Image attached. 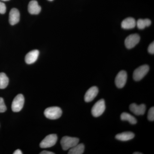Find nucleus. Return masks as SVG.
<instances>
[{"label": "nucleus", "instance_id": "nucleus-1", "mask_svg": "<svg viewBox=\"0 0 154 154\" xmlns=\"http://www.w3.org/2000/svg\"><path fill=\"white\" fill-rule=\"evenodd\" d=\"M79 139L78 138L65 136L62 138L60 143L64 150H67L79 143Z\"/></svg>", "mask_w": 154, "mask_h": 154}, {"label": "nucleus", "instance_id": "nucleus-2", "mask_svg": "<svg viewBox=\"0 0 154 154\" xmlns=\"http://www.w3.org/2000/svg\"><path fill=\"white\" fill-rule=\"evenodd\" d=\"M62 114V111L60 107H52L46 108L44 111L45 117L51 119L59 118Z\"/></svg>", "mask_w": 154, "mask_h": 154}, {"label": "nucleus", "instance_id": "nucleus-3", "mask_svg": "<svg viewBox=\"0 0 154 154\" xmlns=\"http://www.w3.org/2000/svg\"><path fill=\"white\" fill-rule=\"evenodd\" d=\"M105 110V101L103 99H100L95 103L92 107V115L95 117H98L103 114Z\"/></svg>", "mask_w": 154, "mask_h": 154}, {"label": "nucleus", "instance_id": "nucleus-4", "mask_svg": "<svg viewBox=\"0 0 154 154\" xmlns=\"http://www.w3.org/2000/svg\"><path fill=\"white\" fill-rule=\"evenodd\" d=\"M149 67L147 65H144L136 69L133 73V79L134 81H139L142 79L148 72Z\"/></svg>", "mask_w": 154, "mask_h": 154}, {"label": "nucleus", "instance_id": "nucleus-5", "mask_svg": "<svg viewBox=\"0 0 154 154\" xmlns=\"http://www.w3.org/2000/svg\"><path fill=\"white\" fill-rule=\"evenodd\" d=\"M25 103V98L22 94H19L14 98L12 102V110L14 112H18L22 110Z\"/></svg>", "mask_w": 154, "mask_h": 154}, {"label": "nucleus", "instance_id": "nucleus-6", "mask_svg": "<svg viewBox=\"0 0 154 154\" xmlns=\"http://www.w3.org/2000/svg\"><path fill=\"white\" fill-rule=\"evenodd\" d=\"M57 140V135L55 134H51L47 136L40 143L41 148H48L51 147L56 143Z\"/></svg>", "mask_w": 154, "mask_h": 154}, {"label": "nucleus", "instance_id": "nucleus-7", "mask_svg": "<svg viewBox=\"0 0 154 154\" xmlns=\"http://www.w3.org/2000/svg\"><path fill=\"white\" fill-rule=\"evenodd\" d=\"M140 36L137 34H131L125 38V44L128 49L134 48L139 42Z\"/></svg>", "mask_w": 154, "mask_h": 154}, {"label": "nucleus", "instance_id": "nucleus-8", "mask_svg": "<svg viewBox=\"0 0 154 154\" xmlns=\"http://www.w3.org/2000/svg\"><path fill=\"white\" fill-rule=\"evenodd\" d=\"M127 79V73L125 71L122 70L118 73L116 77V85L119 88H122L125 85Z\"/></svg>", "mask_w": 154, "mask_h": 154}, {"label": "nucleus", "instance_id": "nucleus-9", "mask_svg": "<svg viewBox=\"0 0 154 154\" xmlns=\"http://www.w3.org/2000/svg\"><path fill=\"white\" fill-rule=\"evenodd\" d=\"M129 109L135 115H143L145 113L146 107L144 104L137 105L135 103H133L130 105Z\"/></svg>", "mask_w": 154, "mask_h": 154}, {"label": "nucleus", "instance_id": "nucleus-10", "mask_svg": "<svg viewBox=\"0 0 154 154\" xmlns=\"http://www.w3.org/2000/svg\"><path fill=\"white\" fill-rule=\"evenodd\" d=\"M99 93L98 88L95 86L91 87L86 92L85 96V100L86 102H92L98 95Z\"/></svg>", "mask_w": 154, "mask_h": 154}, {"label": "nucleus", "instance_id": "nucleus-11", "mask_svg": "<svg viewBox=\"0 0 154 154\" xmlns=\"http://www.w3.org/2000/svg\"><path fill=\"white\" fill-rule=\"evenodd\" d=\"M20 20V13L16 8H13L9 14V22L12 25H16Z\"/></svg>", "mask_w": 154, "mask_h": 154}, {"label": "nucleus", "instance_id": "nucleus-12", "mask_svg": "<svg viewBox=\"0 0 154 154\" xmlns=\"http://www.w3.org/2000/svg\"><path fill=\"white\" fill-rule=\"evenodd\" d=\"M39 55V51L37 50L30 51L28 53L25 57V61L28 64H31L35 63L38 59Z\"/></svg>", "mask_w": 154, "mask_h": 154}, {"label": "nucleus", "instance_id": "nucleus-13", "mask_svg": "<svg viewBox=\"0 0 154 154\" xmlns=\"http://www.w3.org/2000/svg\"><path fill=\"white\" fill-rule=\"evenodd\" d=\"M28 11L30 14L37 15L40 13L41 8L35 0L30 1L28 6Z\"/></svg>", "mask_w": 154, "mask_h": 154}, {"label": "nucleus", "instance_id": "nucleus-14", "mask_svg": "<svg viewBox=\"0 0 154 154\" xmlns=\"http://www.w3.org/2000/svg\"><path fill=\"white\" fill-rule=\"evenodd\" d=\"M136 26V22L133 18L128 17L125 19L121 23L122 28L124 29H131Z\"/></svg>", "mask_w": 154, "mask_h": 154}, {"label": "nucleus", "instance_id": "nucleus-15", "mask_svg": "<svg viewBox=\"0 0 154 154\" xmlns=\"http://www.w3.org/2000/svg\"><path fill=\"white\" fill-rule=\"evenodd\" d=\"M134 136L135 134L133 132H125L116 135L115 138L122 141H126L132 139Z\"/></svg>", "mask_w": 154, "mask_h": 154}, {"label": "nucleus", "instance_id": "nucleus-16", "mask_svg": "<svg viewBox=\"0 0 154 154\" xmlns=\"http://www.w3.org/2000/svg\"><path fill=\"white\" fill-rule=\"evenodd\" d=\"M85 151V145L83 143H78L70 149L69 154H82Z\"/></svg>", "mask_w": 154, "mask_h": 154}, {"label": "nucleus", "instance_id": "nucleus-17", "mask_svg": "<svg viewBox=\"0 0 154 154\" xmlns=\"http://www.w3.org/2000/svg\"><path fill=\"white\" fill-rule=\"evenodd\" d=\"M120 118L122 121H128L131 124H135L137 122V120L134 116L126 112L122 113Z\"/></svg>", "mask_w": 154, "mask_h": 154}, {"label": "nucleus", "instance_id": "nucleus-18", "mask_svg": "<svg viewBox=\"0 0 154 154\" xmlns=\"http://www.w3.org/2000/svg\"><path fill=\"white\" fill-rule=\"evenodd\" d=\"M151 24V21L148 19H140L136 22V25L138 28L141 30L144 29L146 27H149Z\"/></svg>", "mask_w": 154, "mask_h": 154}, {"label": "nucleus", "instance_id": "nucleus-19", "mask_svg": "<svg viewBox=\"0 0 154 154\" xmlns=\"http://www.w3.org/2000/svg\"><path fill=\"white\" fill-rule=\"evenodd\" d=\"M9 84V79L5 73H0V89L7 88Z\"/></svg>", "mask_w": 154, "mask_h": 154}, {"label": "nucleus", "instance_id": "nucleus-20", "mask_svg": "<svg viewBox=\"0 0 154 154\" xmlns=\"http://www.w3.org/2000/svg\"><path fill=\"white\" fill-rule=\"evenodd\" d=\"M148 119L149 121H153L154 120V107H151L148 113Z\"/></svg>", "mask_w": 154, "mask_h": 154}, {"label": "nucleus", "instance_id": "nucleus-21", "mask_svg": "<svg viewBox=\"0 0 154 154\" xmlns=\"http://www.w3.org/2000/svg\"><path fill=\"white\" fill-rule=\"evenodd\" d=\"M7 110L6 107L4 99L2 97H0V113H4Z\"/></svg>", "mask_w": 154, "mask_h": 154}, {"label": "nucleus", "instance_id": "nucleus-22", "mask_svg": "<svg viewBox=\"0 0 154 154\" xmlns=\"http://www.w3.org/2000/svg\"><path fill=\"white\" fill-rule=\"evenodd\" d=\"M6 12V6L4 3L0 2V14H5Z\"/></svg>", "mask_w": 154, "mask_h": 154}, {"label": "nucleus", "instance_id": "nucleus-23", "mask_svg": "<svg viewBox=\"0 0 154 154\" xmlns=\"http://www.w3.org/2000/svg\"><path fill=\"white\" fill-rule=\"evenodd\" d=\"M148 51L150 54H154V42H153L149 45L148 48Z\"/></svg>", "mask_w": 154, "mask_h": 154}, {"label": "nucleus", "instance_id": "nucleus-24", "mask_svg": "<svg viewBox=\"0 0 154 154\" xmlns=\"http://www.w3.org/2000/svg\"><path fill=\"white\" fill-rule=\"evenodd\" d=\"M40 154H54L53 152L48 151H43L40 153Z\"/></svg>", "mask_w": 154, "mask_h": 154}, {"label": "nucleus", "instance_id": "nucleus-25", "mask_svg": "<svg viewBox=\"0 0 154 154\" xmlns=\"http://www.w3.org/2000/svg\"><path fill=\"white\" fill-rule=\"evenodd\" d=\"M14 154H22V152L19 149H18L17 150L15 151V152H14Z\"/></svg>", "mask_w": 154, "mask_h": 154}, {"label": "nucleus", "instance_id": "nucleus-26", "mask_svg": "<svg viewBox=\"0 0 154 154\" xmlns=\"http://www.w3.org/2000/svg\"><path fill=\"white\" fill-rule=\"evenodd\" d=\"M134 154H142V153L138 152H135L133 153Z\"/></svg>", "mask_w": 154, "mask_h": 154}, {"label": "nucleus", "instance_id": "nucleus-27", "mask_svg": "<svg viewBox=\"0 0 154 154\" xmlns=\"http://www.w3.org/2000/svg\"><path fill=\"white\" fill-rule=\"evenodd\" d=\"M1 1H5V2H6V1H8L9 0H1Z\"/></svg>", "mask_w": 154, "mask_h": 154}, {"label": "nucleus", "instance_id": "nucleus-28", "mask_svg": "<svg viewBox=\"0 0 154 154\" xmlns=\"http://www.w3.org/2000/svg\"><path fill=\"white\" fill-rule=\"evenodd\" d=\"M48 1H53V0H48Z\"/></svg>", "mask_w": 154, "mask_h": 154}]
</instances>
